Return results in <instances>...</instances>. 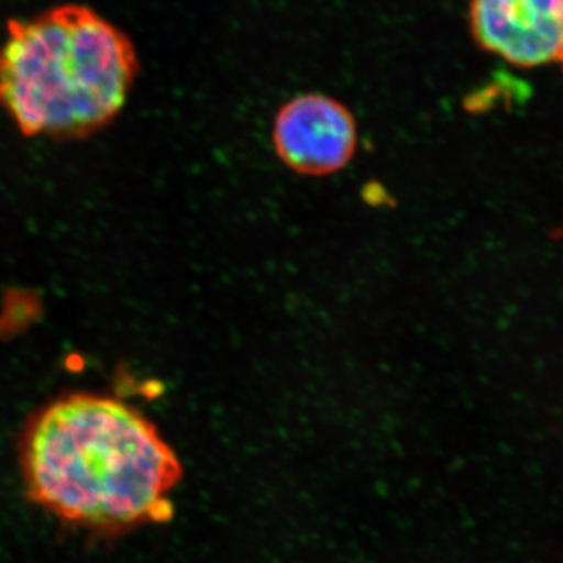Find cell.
Segmentation results:
<instances>
[{"label":"cell","instance_id":"cell-1","mask_svg":"<svg viewBox=\"0 0 563 563\" xmlns=\"http://www.w3.org/2000/svg\"><path fill=\"white\" fill-rule=\"evenodd\" d=\"M29 499L63 526L118 537L174 515L181 465L161 432L128 402L66 393L33 413L20 440Z\"/></svg>","mask_w":563,"mask_h":563},{"label":"cell","instance_id":"cell-2","mask_svg":"<svg viewBox=\"0 0 563 563\" xmlns=\"http://www.w3.org/2000/svg\"><path fill=\"white\" fill-rule=\"evenodd\" d=\"M139 73L121 29L90 7L66 3L7 24L0 103L22 135L87 139L124 109Z\"/></svg>","mask_w":563,"mask_h":563},{"label":"cell","instance_id":"cell-3","mask_svg":"<svg viewBox=\"0 0 563 563\" xmlns=\"http://www.w3.org/2000/svg\"><path fill=\"white\" fill-rule=\"evenodd\" d=\"M474 43L517 68L563 73V0H472Z\"/></svg>","mask_w":563,"mask_h":563},{"label":"cell","instance_id":"cell-4","mask_svg":"<svg viewBox=\"0 0 563 563\" xmlns=\"http://www.w3.org/2000/svg\"><path fill=\"white\" fill-rule=\"evenodd\" d=\"M274 147L280 161L303 176L343 169L357 150V122L346 106L309 92L285 103L274 121Z\"/></svg>","mask_w":563,"mask_h":563}]
</instances>
